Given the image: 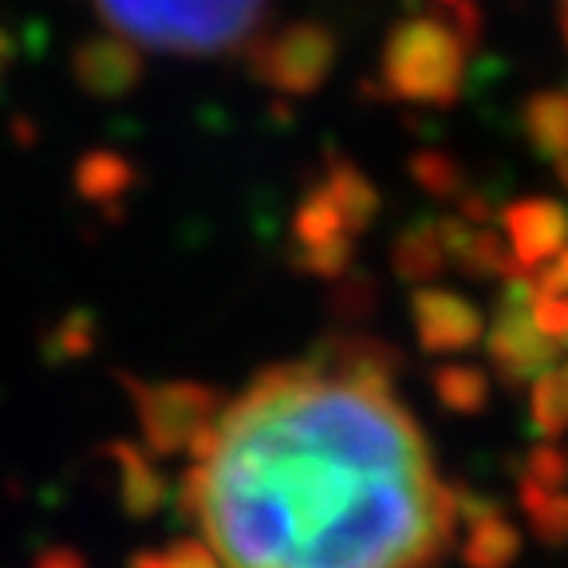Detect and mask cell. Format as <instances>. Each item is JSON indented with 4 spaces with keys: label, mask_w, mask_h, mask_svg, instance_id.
<instances>
[{
    "label": "cell",
    "mask_w": 568,
    "mask_h": 568,
    "mask_svg": "<svg viewBox=\"0 0 568 568\" xmlns=\"http://www.w3.org/2000/svg\"><path fill=\"white\" fill-rule=\"evenodd\" d=\"M186 489L217 568H435L458 525L415 415L336 364L237 390L202 426Z\"/></svg>",
    "instance_id": "obj_1"
},
{
    "label": "cell",
    "mask_w": 568,
    "mask_h": 568,
    "mask_svg": "<svg viewBox=\"0 0 568 568\" xmlns=\"http://www.w3.org/2000/svg\"><path fill=\"white\" fill-rule=\"evenodd\" d=\"M268 0H95L103 24L166 55H217L253 32Z\"/></svg>",
    "instance_id": "obj_2"
},
{
    "label": "cell",
    "mask_w": 568,
    "mask_h": 568,
    "mask_svg": "<svg viewBox=\"0 0 568 568\" xmlns=\"http://www.w3.org/2000/svg\"><path fill=\"white\" fill-rule=\"evenodd\" d=\"M529 324L552 359V375L537 387V410L545 430L568 438V225L565 245L545 253V261L537 265V281L529 284ZM560 474H568V458Z\"/></svg>",
    "instance_id": "obj_3"
},
{
    "label": "cell",
    "mask_w": 568,
    "mask_h": 568,
    "mask_svg": "<svg viewBox=\"0 0 568 568\" xmlns=\"http://www.w3.org/2000/svg\"><path fill=\"white\" fill-rule=\"evenodd\" d=\"M387 71L407 91H443L446 80L458 71V48H454L450 32L443 24L418 20V24L403 28L395 36Z\"/></svg>",
    "instance_id": "obj_4"
}]
</instances>
